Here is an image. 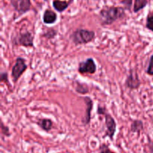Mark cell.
<instances>
[{"instance_id": "6da1fadb", "label": "cell", "mask_w": 153, "mask_h": 153, "mask_svg": "<svg viewBox=\"0 0 153 153\" xmlns=\"http://www.w3.org/2000/svg\"><path fill=\"white\" fill-rule=\"evenodd\" d=\"M126 16V9L122 6H105L99 13V20L102 26H111Z\"/></svg>"}, {"instance_id": "7a4b0ae2", "label": "cell", "mask_w": 153, "mask_h": 153, "mask_svg": "<svg viewBox=\"0 0 153 153\" xmlns=\"http://www.w3.org/2000/svg\"><path fill=\"white\" fill-rule=\"evenodd\" d=\"M97 113L100 116H103L105 118V124L106 130L104 137H108L111 141L114 140L115 134L117 132V122L113 116L108 112L107 109L105 106H102L99 104L97 107Z\"/></svg>"}, {"instance_id": "3957f363", "label": "cell", "mask_w": 153, "mask_h": 153, "mask_svg": "<svg viewBox=\"0 0 153 153\" xmlns=\"http://www.w3.org/2000/svg\"><path fill=\"white\" fill-rule=\"evenodd\" d=\"M96 32L93 30L79 28L70 34V39L76 46L87 44L95 39Z\"/></svg>"}, {"instance_id": "277c9868", "label": "cell", "mask_w": 153, "mask_h": 153, "mask_svg": "<svg viewBox=\"0 0 153 153\" xmlns=\"http://www.w3.org/2000/svg\"><path fill=\"white\" fill-rule=\"evenodd\" d=\"M34 35L29 31L20 32L11 38V44L15 46L34 47Z\"/></svg>"}, {"instance_id": "5b68a950", "label": "cell", "mask_w": 153, "mask_h": 153, "mask_svg": "<svg viewBox=\"0 0 153 153\" xmlns=\"http://www.w3.org/2000/svg\"><path fill=\"white\" fill-rule=\"evenodd\" d=\"M28 68L26 60L22 57L19 56L16 58L14 64L11 69V76L13 83H16L22 74Z\"/></svg>"}, {"instance_id": "8992f818", "label": "cell", "mask_w": 153, "mask_h": 153, "mask_svg": "<svg viewBox=\"0 0 153 153\" xmlns=\"http://www.w3.org/2000/svg\"><path fill=\"white\" fill-rule=\"evenodd\" d=\"M10 4L17 13L18 17L28 13L32 7L31 0H10Z\"/></svg>"}, {"instance_id": "52a82bcc", "label": "cell", "mask_w": 153, "mask_h": 153, "mask_svg": "<svg viewBox=\"0 0 153 153\" xmlns=\"http://www.w3.org/2000/svg\"><path fill=\"white\" fill-rule=\"evenodd\" d=\"M97 64L93 58H87L85 61L80 62L78 65V71L81 74H94L97 72Z\"/></svg>"}, {"instance_id": "ba28073f", "label": "cell", "mask_w": 153, "mask_h": 153, "mask_svg": "<svg viewBox=\"0 0 153 153\" xmlns=\"http://www.w3.org/2000/svg\"><path fill=\"white\" fill-rule=\"evenodd\" d=\"M140 85H141V81L139 77L138 73L134 69H131L125 80L126 88L129 89L130 91H134L138 89Z\"/></svg>"}, {"instance_id": "9c48e42d", "label": "cell", "mask_w": 153, "mask_h": 153, "mask_svg": "<svg viewBox=\"0 0 153 153\" xmlns=\"http://www.w3.org/2000/svg\"><path fill=\"white\" fill-rule=\"evenodd\" d=\"M82 98L86 106V109H85L86 110H85V113L82 121V124L84 126H88L91 124V112L94 108V100L89 96H84Z\"/></svg>"}, {"instance_id": "30bf717a", "label": "cell", "mask_w": 153, "mask_h": 153, "mask_svg": "<svg viewBox=\"0 0 153 153\" xmlns=\"http://www.w3.org/2000/svg\"><path fill=\"white\" fill-rule=\"evenodd\" d=\"M58 20V15L51 9H46L43 14V22L47 25H51Z\"/></svg>"}, {"instance_id": "8fae6325", "label": "cell", "mask_w": 153, "mask_h": 153, "mask_svg": "<svg viewBox=\"0 0 153 153\" xmlns=\"http://www.w3.org/2000/svg\"><path fill=\"white\" fill-rule=\"evenodd\" d=\"M73 0H69V1H66V0H53L52 1V6H53L54 9L55 10H57L59 13H63L64 10L68 8V7L70 5L71 3H73Z\"/></svg>"}, {"instance_id": "7c38bea8", "label": "cell", "mask_w": 153, "mask_h": 153, "mask_svg": "<svg viewBox=\"0 0 153 153\" xmlns=\"http://www.w3.org/2000/svg\"><path fill=\"white\" fill-rule=\"evenodd\" d=\"M37 124L39 128L46 132H49L53 128L54 123L52 119L49 118H38L37 121Z\"/></svg>"}, {"instance_id": "4fadbf2b", "label": "cell", "mask_w": 153, "mask_h": 153, "mask_svg": "<svg viewBox=\"0 0 153 153\" xmlns=\"http://www.w3.org/2000/svg\"><path fill=\"white\" fill-rule=\"evenodd\" d=\"M143 129H144V126H143V122L142 120H133L131 124V126H130V130H131V133H136L138 135H140V132L143 131Z\"/></svg>"}, {"instance_id": "5bb4252c", "label": "cell", "mask_w": 153, "mask_h": 153, "mask_svg": "<svg viewBox=\"0 0 153 153\" xmlns=\"http://www.w3.org/2000/svg\"><path fill=\"white\" fill-rule=\"evenodd\" d=\"M74 89L78 94H86L89 92V87L86 83L81 82L80 81H75L74 82Z\"/></svg>"}, {"instance_id": "9a60e30c", "label": "cell", "mask_w": 153, "mask_h": 153, "mask_svg": "<svg viewBox=\"0 0 153 153\" xmlns=\"http://www.w3.org/2000/svg\"><path fill=\"white\" fill-rule=\"evenodd\" d=\"M148 4V0H134L133 5V12L138 13L140 10L146 7Z\"/></svg>"}, {"instance_id": "2e32d148", "label": "cell", "mask_w": 153, "mask_h": 153, "mask_svg": "<svg viewBox=\"0 0 153 153\" xmlns=\"http://www.w3.org/2000/svg\"><path fill=\"white\" fill-rule=\"evenodd\" d=\"M58 30L54 28H49L46 32L41 34V37L46 40H52L58 35Z\"/></svg>"}, {"instance_id": "e0dca14e", "label": "cell", "mask_w": 153, "mask_h": 153, "mask_svg": "<svg viewBox=\"0 0 153 153\" xmlns=\"http://www.w3.org/2000/svg\"><path fill=\"white\" fill-rule=\"evenodd\" d=\"M146 27L147 29L153 32V13H149L146 16Z\"/></svg>"}, {"instance_id": "ac0fdd59", "label": "cell", "mask_w": 153, "mask_h": 153, "mask_svg": "<svg viewBox=\"0 0 153 153\" xmlns=\"http://www.w3.org/2000/svg\"><path fill=\"white\" fill-rule=\"evenodd\" d=\"M1 135H3V136H7V137L10 136V134H11L10 132V129H9V128L7 127V125H5L4 123L2 121L1 122Z\"/></svg>"}, {"instance_id": "d6986e66", "label": "cell", "mask_w": 153, "mask_h": 153, "mask_svg": "<svg viewBox=\"0 0 153 153\" xmlns=\"http://www.w3.org/2000/svg\"><path fill=\"white\" fill-rule=\"evenodd\" d=\"M100 153H116L110 148L108 145L106 143L101 144L100 147Z\"/></svg>"}, {"instance_id": "ffe728a7", "label": "cell", "mask_w": 153, "mask_h": 153, "mask_svg": "<svg viewBox=\"0 0 153 153\" xmlns=\"http://www.w3.org/2000/svg\"><path fill=\"white\" fill-rule=\"evenodd\" d=\"M146 73L149 76H153V54L150 56L147 68L146 70Z\"/></svg>"}, {"instance_id": "44dd1931", "label": "cell", "mask_w": 153, "mask_h": 153, "mask_svg": "<svg viewBox=\"0 0 153 153\" xmlns=\"http://www.w3.org/2000/svg\"><path fill=\"white\" fill-rule=\"evenodd\" d=\"M133 0H121L120 3L123 5L124 8L127 10L131 11V5H132Z\"/></svg>"}, {"instance_id": "7402d4cb", "label": "cell", "mask_w": 153, "mask_h": 153, "mask_svg": "<svg viewBox=\"0 0 153 153\" xmlns=\"http://www.w3.org/2000/svg\"><path fill=\"white\" fill-rule=\"evenodd\" d=\"M0 81L1 82H5V83H9V80H8V74L7 72H1L0 74Z\"/></svg>"}, {"instance_id": "603a6c76", "label": "cell", "mask_w": 153, "mask_h": 153, "mask_svg": "<svg viewBox=\"0 0 153 153\" xmlns=\"http://www.w3.org/2000/svg\"><path fill=\"white\" fill-rule=\"evenodd\" d=\"M148 146H149V151H150V153H153V142H151V141L149 140Z\"/></svg>"}]
</instances>
